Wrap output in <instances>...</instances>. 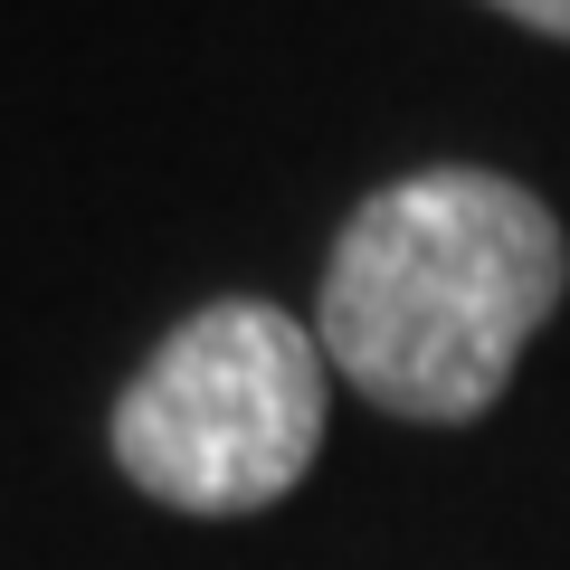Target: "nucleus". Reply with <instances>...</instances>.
Here are the masks:
<instances>
[{"label": "nucleus", "instance_id": "1", "mask_svg": "<svg viewBox=\"0 0 570 570\" xmlns=\"http://www.w3.org/2000/svg\"><path fill=\"white\" fill-rule=\"evenodd\" d=\"M570 285L561 219L523 181L438 163L371 190L343 219L314 295V343L390 419H485L523 343Z\"/></svg>", "mask_w": 570, "mask_h": 570}, {"label": "nucleus", "instance_id": "2", "mask_svg": "<svg viewBox=\"0 0 570 570\" xmlns=\"http://www.w3.org/2000/svg\"><path fill=\"white\" fill-rule=\"evenodd\" d=\"M324 343L285 305H200L115 400V466L171 513H266L324 448Z\"/></svg>", "mask_w": 570, "mask_h": 570}, {"label": "nucleus", "instance_id": "3", "mask_svg": "<svg viewBox=\"0 0 570 570\" xmlns=\"http://www.w3.org/2000/svg\"><path fill=\"white\" fill-rule=\"evenodd\" d=\"M485 10H504V20L542 29V39H570V0H485Z\"/></svg>", "mask_w": 570, "mask_h": 570}]
</instances>
